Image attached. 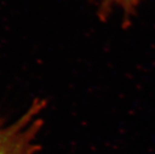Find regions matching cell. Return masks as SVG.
Listing matches in <instances>:
<instances>
[{
	"mask_svg": "<svg viewBox=\"0 0 155 154\" xmlns=\"http://www.w3.org/2000/svg\"><path fill=\"white\" fill-rule=\"evenodd\" d=\"M47 105L46 100L36 97L21 117L9 124L0 115V154H35L41 149L35 139L43 126L41 113Z\"/></svg>",
	"mask_w": 155,
	"mask_h": 154,
	"instance_id": "6da1fadb",
	"label": "cell"
},
{
	"mask_svg": "<svg viewBox=\"0 0 155 154\" xmlns=\"http://www.w3.org/2000/svg\"><path fill=\"white\" fill-rule=\"evenodd\" d=\"M93 1H96L98 6L97 15L101 21H105L114 8H120L123 11L124 23L127 24L135 15L142 0H93Z\"/></svg>",
	"mask_w": 155,
	"mask_h": 154,
	"instance_id": "7a4b0ae2",
	"label": "cell"
}]
</instances>
